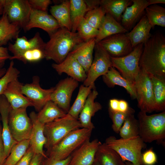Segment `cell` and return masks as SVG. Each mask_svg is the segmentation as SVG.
<instances>
[{"label": "cell", "mask_w": 165, "mask_h": 165, "mask_svg": "<svg viewBox=\"0 0 165 165\" xmlns=\"http://www.w3.org/2000/svg\"><path fill=\"white\" fill-rule=\"evenodd\" d=\"M7 157L5 152L3 144H0V165H3Z\"/></svg>", "instance_id": "obj_52"}, {"label": "cell", "mask_w": 165, "mask_h": 165, "mask_svg": "<svg viewBox=\"0 0 165 165\" xmlns=\"http://www.w3.org/2000/svg\"><path fill=\"white\" fill-rule=\"evenodd\" d=\"M135 85L136 99L140 111L146 113H151L154 111L155 101L149 75L140 69Z\"/></svg>", "instance_id": "obj_9"}, {"label": "cell", "mask_w": 165, "mask_h": 165, "mask_svg": "<svg viewBox=\"0 0 165 165\" xmlns=\"http://www.w3.org/2000/svg\"><path fill=\"white\" fill-rule=\"evenodd\" d=\"M149 75L155 101L154 111H164L165 109V80Z\"/></svg>", "instance_id": "obj_34"}, {"label": "cell", "mask_w": 165, "mask_h": 165, "mask_svg": "<svg viewBox=\"0 0 165 165\" xmlns=\"http://www.w3.org/2000/svg\"><path fill=\"white\" fill-rule=\"evenodd\" d=\"M95 157L101 165H126L119 155L105 143L99 146Z\"/></svg>", "instance_id": "obj_29"}, {"label": "cell", "mask_w": 165, "mask_h": 165, "mask_svg": "<svg viewBox=\"0 0 165 165\" xmlns=\"http://www.w3.org/2000/svg\"><path fill=\"white\" fill-rule=\"evenodd\" d=\"M131 5L126 8L122 14V25L128 31L135 26L144 15L145 8L149 6L148 0H132Z\"/></svg>", "instance_id": "obj_17"}, {"label": "cell", "mask_w": 165, "mask_h": 165, "mask_svg": "<svg viewBox=\"0 0 165 165\" xmlns=\"http://www.w3.org/2000/svg\"><path fill=\"white\" fill-rule=\"evenodd\" d=\"M32 9L43 12H47L49 6L51 3L50 0H29Z\"/></svg>", "instance_id": "obj_44"}, {"label": "cell", "mask_w": 165, "mask_h": 165, "mask_svg": "<svg viewBox=\"0 0 165 165\" xmlns=\"http://www.w3.org/2000/svg\"><path fill=\"white\" fill-rule=\"evenodd\" d=\"M149 6L156 5L157 4H165V0H148Z\"/></svg>", "instance_id": "obj_53"}, {"label": "cell", "mask_w": 165, "mask_h": 165, "mask_svg": "<svg viewBox=\"0 0 165 165\" xmlns=\"http://www.w3.org/2000/svg\"><path fill=\"white\" fill-rule=\"evenodd\" d=\"M139 135L145 143L161 142L165 138V111L150 115L140 111L138 115Z\"/></svg>", "instance_id": "obj_5"}, {"label": "cell", "mask_w": 165, "mask_h": 165, "mask_svg": "<svg viewBox=\"0 0 165 165\" xmlns=\"http://www.w3.org/2000/svg\"><path fill=\"white\" fill-rule=\"evenodd\" d=\"M92 130L81 128L74 130L53 146L48 151L46 162L66 159L87 140Z\"/></svg>", "instance_id": "obj_3"}, {"label": "cell", "mask_w": 165, "mask_h": 165, "mask_svg": "<svg viewBox=\"0 0 165 165\" xmlns=\"http://www.w3.org/2000/svg\"><path fill=\"white\" fill-rule=\"evenodd\" d=\"M152 28L156 25L165 27V9L157 4L148 6L145 9V14Z\"/></svg>", "instance_id": "obj_36"}, {"label": "cell", "mask_w": 165, "mask_h": 165, "mask_svg": "<svg viewBox=\"0 0 165 165\" xmlns=\"http://www.w3.org/2000/svg\"><path fill=\"white\" fill-rule=\"evenodd\" d=\"M119 99L114 98L110 99L109 103L108 110L112 112H118Z\"/></svg>", "instance_id": "obj_51"}, {"label": "cell", "mask_w": 165, "mask_h": 165, "mask_svg": "<svg viewBox=\"0 0 165 165\" xmlns=\"http://www.w3.org/2000/svg\"><path fill=\"white\" fill-rule=\"evenodd\" d=\"M30 146L29 139L17 142L12 148L3 165H15L24 156Z\"/></svg>", "instance_id": "obj_38"}, {"label": "cell", "mask_w": 165, "mask_h": 165, "mask_svg": "<svg viewBox=\"0 0 165 165\" xmlns=\"http://www.w3.org/2000/svg\"><path fill=\"white\" fill-rule=\"evenodd\" d=\"M52 67L59 75L65 73L78 82H83L87 73L78 62L70 53L61 63H53Z\"/></svg>", "instance_id": "obj_18"}, {"label": "cell", "mask_w": 165, "mask_h": 165, "mask_svg": "<svg viewBox=\"0 0 165 165\" xmlns=\"http://www.w3.org/2000/svg\"><path fill=\"white\" fill-rule=\"evenodd\" d=\"M70 7V0H65L59 4L51 6L50 11L60 28H65L71 31Z\"/></svg>", "instance_id": "obj_28"}, {"label": "cell", "mask_w": 165, "mask_h": 165, "mask_svg": "<svg viewBox=\"0 0 165 165\" xmlns=\"http://www.w3.org/2000/svg\"><path fill=\"white\" fill-rule=\"evenodd\" d=\"M4 63L0 64V78L3 76L6 72V70L3 68Z\"/></svg>", "instance_id": "obj_54"}, {"label": "cell", "mask_w": 165, "mask_h": 165, "mask_svg": "<svg viewBox=\"0 0 165 165\" xmlns=\"http://www.w3.org/2000/svg\"><path fill=\"white\" fill-rule=\"evenodd\" d=\"M78 85L79 82L70 77L60 80L54 87L50 100L67 113L70 108L72 93Z\"/></svg>", "instance_id": "obj_12"}, {"label": "cell", "mask_w": 165, "mask_h": 165, "mask_svg": "<svg viewBox=\"0 0 165 165\" xmlns=\"http://www.w3.org/2000/svg\"><path fill=\"white\" fill-rule=\"evenodd\" d=\"M106 14L104 9L100 6L88 11L84 18L90 25L98 29Z\"/></svg>", "instance_id": "obj_39"}, {"label": "cell", "mask_w": 165, "mask_h": 165, "mask_svg": "<svg viewBox=\"0 0 165 165\" xmlns=\"http://www.w3.org/2000/svg\"><path fill=\"white\" fill-rule=\"evenodd\" d=\"M139 67L149 75L165 80V37L160 32L152 35L144 44Z\"/></svg>", "instance_id": "obj_1"}, {"label": "cell", "mask_w": 165, "mask_h": 165, "mask_svg": "<svg viewBox=\"0 0 165 165\" xmlns=\"http://www.w3.org/2000/svg\"><path fill=\"white\" fill-rule=\"evenodd\" d=\"M38 76L33 77L32 82L23 84L22 91L28 99L35 109L39 111L50 100L51 94L54 87L47 89L42 88Z\"/></svg>", "instance_id": "obj_13"}, {"label": "cell", "mask_w": 165, "mask_h": 165, "mask_svg": "<svg viewBox=\"0 0 165 165\" xmlns=\"http://www.w3.org/2000/svg\"><path fill=\"white\" fill-rule=\"evenodd\" d=\"M66 113L56 104L50 100L37 114L38 120L44 124L64 116Z\"/></svg>", "instance_id": "obj_33"}, {"label": "cell", "mask_w": 165, "mask_h": 165, "mask_svg": "<svg viewBox=\"0 0 165 165\" xmlns=\"http://www.w3.org/2000/svg\"><path fill=\"white\" fill-rule=\"evenodd\" d=\"M50 37L44 48L45 58L57 64L61 63L77 45L83 42L77 32L63 28Z\"/></svg>", "instance_id": "obj_2"}, {"label": "cell", "mask_w": 165, "mask_h": 165, "mask_svg": "<svg viewBox=\"0 0 165 165\" xmlns=\"http://www.w3.org/2000/svg\"><path fill=\"white\" fill-rule=\"evenodd\" d=\"M152 27L146 16L144 15L138 23L127 34L134 48L137 45L144 44L152 35L150 33Z\"/></svg>", "instance_id": "obj_25"}, {"label": "cell", "mask_w": 165, "mask_h": 165, "mask_svg": "<svg viewBox=\"0 0 165 165\" xmlns=\"http://www.w3.org/2000/svg\"><path fill=\"white\" fill-rule=\"evenodd\" d=\"M142 160L145 165H153L157 161V156L152 149L150 148L142 154Z\"/></svg>", "instance_id": "obj_45"}, {"label": "cell", "mask_w": 165, "mask_h": 165, "mask_svg": "<svg viewBox=\"0 0 165 165\" xmlns=\"http://www.w3.org/2000/svg\"><path fill=\"white\" fill-rule=\"evenodd\" d=\"M4 2L5 0H0V15L3 14Z\"/></svg>", "instance_id": "obj_55"}, {"label": "cell", "mask_w": 165, "mask_h": 165, "mask_svg": "<svg viewBox=\"0 0 165 165\" xmlns=\"http://www.w3.org/2000/svg\"><path fill=\"white\" fill-rule=\"evenodd\" d=\"M11 108L3 94L0 96V115L2 123V137L5 153L7 157L12 147L17 143L12 137L9 128V116Z\"/></svg>", "instance_id": "obj_19"}, {"label": "cell", "mask_w": 165, "mask_h": 165, "mask_svg": "<svg viewBox=\"0 0 165 165\" xmlns=\"http://www.w3.org/2000/svg\"><path fill=\"white\" fill-rule=\"evenodd\" d=\"M76 31L79 36L83 41H86L96 38L98 32V29L90 25L84 18L79 25Z\"/></svg>", "instance_id": "obj_42"}, {"label": "cell", "mask_w": 165, "mask_h": 165, "mask_svg": "<svg viewBox=\"0 0 165 165\" xmlns=\"http://www.w3.org/2000/svg\"><path fill=\"white\" fill-rule=\"evenodd\" d=\"M89 10V9L85 0H70V13L72 31L76 32L79 25Z\"/></svg>", "instance_id": "obj_32"}, {"label": "cell", "mask_w": 165, "mask_h": 165, "mask_svg": "<svg viewBox=\"0 0 165 165\" xmlns=\"http://www.w3.org/2000/svg\"><path fill=\"white\" fill-rule=\"evenodd\" d=\"M11 57L7 48L0 47V64L4 63L6 60L9 59Z\"/></svg>", "instance_id": "obj_49"}, {"label": "cell", "mask_w": 165, "mask_h": 165, "mask_svg": "<svg viewBox=\"0 0 165 165\" xmlns=\"http://www.w3.org/2000/svg\"><path fill=\"white\" fill-rule=\"evenodd\" d=\"M95 38L77 45L69 53L81 64L87 73L93 60Z\"/></svg>", "instance_id": "obj_23"}, {"label": "cell", "mask_w": 165, "mask_h": 165, "mask_svg": "<svg viewBox=\"0 0 165 165\" xmlns=\"http://www.w3.org/2000/svg\"><path fill=\"white\" fill-rule=\"evenodd\" d=\"M34 154L32 149L30 146L24 156L15 165H30Z\"/></svg>", "instance_id": "obj_46"}, {"label": "cell", "mask_w": 165, "mask_h": 165, "mask_svg": "<svg viewBox=\"0 0 165 165\" xmlns=\"http://www.w3.org/2000/svg\"><path fill=\"white\" fill-rule=\"evenodd\" d=\"M94 50V59L83 82L86 86H95L97 79L105 74L112 67L110 56L101 46L96 43Z\"/></svg>", "instance_id": "obj_10"}, {"label": "cell", "mask_w": 165, "mask_h": 165, "mask_svg": "<svg viewBox=\"0 0 165 165\" xmlns=\"http://www.w3.org/2000/svg\"><path fill=\"white\" fill-rule=\"evenodd\" d=\"M98 34L95 38L96 43L111 35L128 32L121 24L111 15L106 13L98 29Z\"/></svg>", "instance_id": "obj_27"}, {"label": "cell", "mask_w": 165, "mask_h": 165, "mask_svg": "<svg viewBox=\"0 0 165 165\" xmlns=\"http://www.w3.org/2000/svg\"><path fill=\"white\" fill-rule=\"evenodd\" d=\"M20 29L11 23L6 15L3 13L0 19V47L19 37Z\"/></svg>", "instance_id": "obj_31"}, {"label": "cell", "mask_w": 165, "mask_h": 165, "mask_svg": "<svg viewBox=\"0 0 165 165\" xmlns=\"http://www.w3.org/2000/svg\"><path fill=\"white\" fill-rule=\"evenodd\" d=\"M134 112L128 115L120 129L119 133L121 138L126 139L139 136V123Z\"/></svg>", "instance_id": "obj_37"}, {"label": "cell", "mask_w": 165, "mask_h": 165, "mask_svg": "<svg viewBox=\"0 0 165 165\" xmlns=\"http://www.w3.org/2000/svg\"><path fill=\"white\" fill-rule=\"evenodd\" d=\"M0 144H3L2 137V128L0 124Z\"/></svg>", "instance_id": "obj_56"}, {"label": "cell", "mask_w": 165, "mask_h": 165, "mask_svg": "<svg viewBox=\"0 0 165 165\" xmlns=\"http://www.w3.org/2000/svg\"><path fill=\"white\" fill-rule=\"evenodd\" d=\"M71 158L70 156L64 160L46 162L44 165H69Z\"/></svg>", "instance_id": "obj_48"}, {"label": "cell", "mask_w": 165, "mask_h": 165, "mask_svg": "<svg viewBox=\"0 0 165 165\" xmlns=\"http://www.w3.org/2000/svg\"><path fill=\"white\" fill-rule=\"evenodd\" d=\"M34 28L42 29L50 36L60 28V27L54 18L47 12L31 8L25 31H29Z\"/></svg>", "instance_id": "obj_15"}, {"label": "cell", "mask_w": 165, "mask_h": 165, "mask_svg": "<svg viewBox=\"0 0 165 165\" xmlns=\"http://www.w3.org/2000/svg\"><path fill=\"white\" fill-rule=\"evenodd\" d=\"M20 72L14 67V62L11 60L4 75L0 78V96L3 94L9 84L18 79Z\"/></svg>", "instance_id": "obj_40"}, {"label": "cell", "mask_w": 165, "mask_h": 165, "mask_svg": "<svg viewBox=\"0 0 165 165\" xmlns=\"http://www.w3.org/2000/svg\"><path fill=\"white\" fill-rule=\"evenodd\" d=\"M131 108L129 106L128 102L123 100H119L118 105V112L123 113L128 112Z\"/></svg>", "instance_id": "obj_47"}, {"label": "cell", "mask_w": 165, "mask_h": 165, "mask_svg": "<svg viewBox=\"0 0 165 165\" xmlns=\"http://www.w3.org/2000/svg\"><path fill=\"white\" fill-rule=\"evenodd\" d=\"M132 3L130 0H101L100 6L106 13L111 15L117 21H121L123 13L126 9Z\"/></svg>", "instance_id": "obj_30"}, {"label": "cell", "mask_w": 165, "mask_h": 165, "mask_svg": "<svg viewBox=\"0 0 165 165\" xmlns=\"http://www.w3.org/2000/svg\"><path fill=\"white\" fill-rule=\"evenodd\" d=\"M143 46V43L137 45L130 53L124 56H111L112 67L118 69L123 77L134 85L140 71L139 61Z\"/></svg>", "instance_id": "obj_7"}, {"label": "cell", "mask_w": 165, "mask_h": 165, "mask_svg": "<svg viewBox=\"0 0 165 165\" xmlns=\"http://www.w3.org/2000/svg\"><path fill=\"white\" fill-rule=\"evenodd\" d=\"M104 82L109 87L118 85L123 87L133 99H136L135 85L123 77L115 68L112 67L108 72L102 76Z\"/></svg>", "instance_id": "obj_26"}, {"label": "cell", "mask_w": 165, "mask_h": 165, "mask_svg": "<svg viewBox=\"0 0 165 165\" xmlns=\"http://www.w3.org/2000/svg\"><path fill=\"white\" fill-rule=\"evenodd\" d=\"M27 108L16 109L11 108L9 116V124L11 134L18 142L29 139L32 128L30 117L27 114Z\"/></svg>", "instance_id": "obj_8"}, {"label": "cell", "mask_w": 165, "mask_h": 165, "mask_svg": "<svg viewBox=\"0 0 165 165\" xmlns=\"http://www.w3.org/2000/svg\"><path fill=\"white\" fill-rule=\"evenodd\" d=\"M46 43L43 41L38 32H36L34 37L28 39L23 36L18 37L13 44L9 42L8 49L13 53V57L19 56L24 52L34 48L44 50Z\"/></svg>", "instance_id": "obj_24"}, {"label": "cell", "mask_w": 165, "mask_h": 165, "mask_svg": "<svg viewBox=\"0 0 165 165\" xmlns=\"http://www.w3.org/2000/svg\"><path fill=\"white\" fill-rule=\"evenodd\" d=\"M30 118L32 124V128L30 138V146L35 153L42 155L45 158L47 157L45 154L43 148L46 142V139L44 134V124L38 119L37 114L34 112L30 114Z\"/></svg>", "instance_id": "obj_20"}, {"label": "cell", "mask_w": 165, "mask_h": 165, "mask_svg": "<svg viewBox=\"0 0 165 165\" xmlns=\"http://www.w3.org/2000/svg\"><path fill=\"white\" fill-rule=\"evenodd\" d=\"M1 120V116H0V120Z\"/></svg>", "instance_id": "obj_59"}, {"label": "cell", "mask_w": 165, "mask_h": 165, "mask_svg": "<svg viewBox=\"0 0 165 165\" xmlns=\"http://www.w3.org/2000/svg\"><path fill=\"white\" fill-rule=\"evenodd\" d=\"M94 165H101L98 161V160L95 158V160L94 164Z\"/></svg>", "instance_id": "obj_57"}, {"label": "cell", "mask_w": 165, "mask_h": 165, "mask_svg": "<svg viewBox=\"0 0 165 165\" xmlns=\"http://www.w3.org/2000/svg\"><path fill=\"white\" fill-rule=\"evenodd\" d=\"M134 112H135V111L132 108L126 113L112 112L109 111V116L112 122V128L114 132L119 133L120 129L127 116L129 114Z\"/></svg>", "instance_id": "obj_43"}, {"label": "cell", "mask_w": 165, "mask_h": 165, "mask_svg": "<svg viewBox=\"0 0 165 165\" xmlns=\"http://www.w3.org/2000/svg\"><path fill=\"white\" fill-rule=\"evenodd\" d=\"M98 95L95 89L91 90L87 97L86 103L79 116V120L81 127L92 130L94 128L91 119L96 112L102 108L100 103L95 100Z\"/></svg>", "instance_id": "obj_22"}, {"label": "cell", "mask_w": 165, "mask_h": 165, "mask_svg": "<svg viewBox=\"0 0 165 165\" xmlns=\"http://www.w3.org/2000/svg\"><path fill=\"white\" fill-rule=\"evenodd\" d=\"M105 143L115 150L123 161H127L135 165L143 164L141 150L146 145L139 135L126 139H118L111 136L106 138Z\"/></svg>", "instance_id": "obj_4"}, {"label": "cell", "mask_w": 165, "mask_h": 165, "mask_svg": "<svg viewBox=\"0 0 165 165\" xmlns=\"http://www.w3.org/2000/svg\"><path fill=\"white\" fill-rule=\"evenodd\" d=\"M44 158H45L42 155L34 153L30 165H43Z\"/></svg>", "instance_id": "obj_50"}, {"label": "cell", "mask_w": 165, "mask_h": 165, "mask_svg": "<svg viewBox=\"0 0 165 165\" xmlns=\"http://www.w3.org/2000/svg\"><path fill=\"white\" fill-rule=\"evenodd\" d=\"M101 144L97 139L87 140L72 153L69 165H94L97 151Z\"/></svg>", "instance_id": "obj_16"}, {"label": "cell", "mask_w": 165, "mask_h": 165, "mask_svg": "<svg viewBox=\"0 0 165 165\" xmlns=\"http://www.w3.org/2000/svg\"><path fill=\"white\" fill-rule=\"evenodd\" d=\"M31 9L28 0H5L3 13L11 23L25 31Z\"/></svg>", "instance_id": "obj_11"}, {"label": "cell", "mask_w": 165, "mask_h": 165, "mask_svg": "<svg viewBox=\"0 0 165 165\" xmlns=\"http://www.w3.org/2000/svg\"><path fill=\"white\" fill-rule=\"evenodd\" d=\"M94 89H95V86H86L83 84L81 85L79 87L76 98L67 113L78 119L84 106L88 96L91 90Z\"/></svg>", "instance_id": "obj_35"}, {"label": "cell", "mask_w": 165, "mask_h": 165, "mask_svg": "<svg viewBox=\"0 0 165 165\" xmlns=\"http://www.w3.org/2000/svg\"><path fill=\"white\" fill-rule=\"evenodd\" d=\"M23 85L17 79L9 84L3 94L12 109L33 106L31 102L22 93Z\"/></svg>", "instance_id": "obj_21"}, {"label": "cell", "mask_w": 165, "mask_h": 165, "mask_svg": "<svg viewBox=\"0 0 165 165\" xmlns=\"http://www.w3.org/2000/svg\"><path fill=\"white\" fill-rule=\"evenodd\" d=\"M44 50L40 48H34L26 51L20 55L15 57L11 56L9 60L17 59L24 64L27 62H38L45 58Z\"/></svg>", "instance_id": "obj_41"}, {"label": "cell", "mask_w": 165, "mask_h": 165, "mask_svg": "<svg viewBox=\"0 0 165 165\" xmlns=\"http://www.w3.org/2000/svg\"><path fill=\"white\" fill-rule=\"evenodd\" d=\"M81 128L79 120L68 113L45 124L44 132L46 142L44 147L48 151L70 132Z\"/></svg>", "instance_id": "obj_6"}, {"label": "cell", "mask_w": 165, "mask_h": 165, "mask_svg": "<svg viewBox=\"0 0 165 165\" xmlns=\"http://www.w3.org/2000/svg\"><path fill=\"white\" fill-rule=\"evenodd\" d=\"M126 165H135L134 164H133L132 163L129 162H128L127 163ZM140 165H144L143 164H141Z\"/></svg>", "instance_id": "obj_58"}, {"label": "cell", "mask_w": 165, "mask_h": 165, "mask_svg": "<svg viewBox=\"0 0 165 165\" xmlns=\"http://www.w3.org/2000/svg\"><path fill=\"white\" fill-rule=\"evenodd\" d=\"M97 43L112 57L125 56L133 49L126 33H118L111 35Z\"/></svg>", "instance_id": "obj_14"}]
</instances>
